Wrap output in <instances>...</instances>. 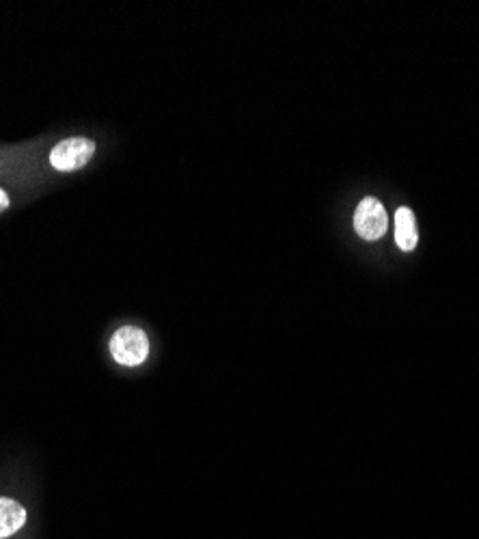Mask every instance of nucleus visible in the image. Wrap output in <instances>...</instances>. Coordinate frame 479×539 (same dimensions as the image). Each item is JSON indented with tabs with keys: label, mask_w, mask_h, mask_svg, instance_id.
I'll return each instance as SVG.
<instances>
[{
	"label": "nucleus",
	"mask_w": 479,
	"mask_h": 539,
	"mask_svg": "<svg viewBox=\"0 0 479 539\" xmlns=\"http://www.w3.org/2000/svg\"><path fill=\"white\" fill-rule=\"evenodd\" d=\"M113 361L121 367H139L149 356V337L139 326H121L108 343Z\"/></svg>",
	"instance_id": "2"
},
{
	"label": "nucleus",
	"mask_w": 479,
	"mask_h": 539,
	"mask_svg": "<svg viewBox=\"0 0 479 539\" xmlns=\"http://www.w3.org/2000/svg\"><path fill=\"white\" fill-rule=\"evenodd\" d=\"M26 524V509L9 499V496H0V539H7L16 535Z\"/></svg>",
	"instance_id": "4"
},
{
	"label": "nucleus",
	"mask_w": 479,
	"mask_h": 539,
	"mask_svg": "<svg viewBox=\"0 0 479 539\" xmlns=\"http://www.w3.org/2000/svg\"><path fill=\"white\" fill-rule=\"evenodd\" d=\"M417 225H415V214L408 210V207H400L395 212V242L402 248L404 253H410L417 246Z\"/></svg>",
	"instance_id": "5"
},
{
	"label": "nucleus",
	"mask_w": 479,
	"mask_h": 539,
	"mask_svg": "<svg viewBox=\"0 0 479 539\" xmlns=\"http://www.w3.org/2000/svg\"><path fill=\"white\" fill-rule=\"evenodd\" d=\"M98 151V143L87 136H70L63 138L57 145L50 149L48 162L54 171L59 173H74L85 169L91 162V158Z\"/></svg>",
	"instance_id": "1"
},
{
	"label": "nucleus",
	"mask_w": 479,
	"mask_h": 539,
	"mask_svg": "<svg viewBox=\"0 0 479 539\" xmlns=\"http://www.w3.org/2000/svg\"><path fill=\"white\" fill-rule=\"evenodd\" d=\"M9 205H11L9 192L5 188H0V214H3L5 210H9Z\"/></svg>",
	"instance_id": "6"
},
{
	"label": "nucleus",
	"mask_w": 479,
	"mask_h": 539,
	"mask_svg": "<svg viewBox=\"0 0 479 539\" xmlns=\"http://www.w3.org/2000/svg\"><path fill=\"white\" fill-rule=\"evenodd\" d=\"M389 225V218L385 212V205H382L378 199L367 197L359 203L357 212H354V229H357L359 236L363 240H380L385 236Z\"/></svg>",
	"instance_id": "3"
}]
</instances>
